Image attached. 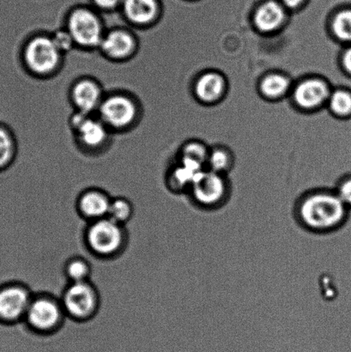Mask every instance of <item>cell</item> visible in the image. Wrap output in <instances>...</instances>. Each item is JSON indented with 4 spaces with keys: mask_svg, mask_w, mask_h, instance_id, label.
I'll use <instances>...</instances> for the list:
<instances>
[{
    "mask_svg": "<svg viewBox=\"0 0 351 352\" xmlns=\"http://www.w3.org/2000/svg\"><path fill=\"white\" fill-rule=\"evenodd\" d=\"M21 58L24 68L31 76L47 79L60 72L65 54L55 45L51 33H37L24 43Z\"/></svg>",
    "mask_w": 351,
    "mask_h": 352,
    "instance_id": "cell-2",
    "label": "cell"
},
{
    "mask_svg": "<svg viewBox=\"0 0 351 352\" xmlns=\"http://www.w3.org/2000/svg\"><path fill=\"white\" fill-rule=\"evenodd\" d=\"M134 215L133 204L126 197L112 198L110 204L109 217L115 222L126 226Z\"/></svg>",
    "mask_w": 351,
    "mask_h": 352,
    "instance_id": "cell-24",
    "label": "cell"
},
{
    "mask_svg": "<svg viewBox=\"0 0 351 352\" xmlns=\"http://www.w3.org/2000/svg\"><path fill=\"white\" fill-rule=\"evenodd\" d=\"M340 63L343 72L351 77V45L346 46L340 58Z\"/></svg>",
    "mask_w": 351,
    "mask_h": 352,
    "instance_id": "cell-29",
    "label": "cell"
},
{
    "mask_svg": "<svg viewBox=\"0 0 351 352\" xmlns=\"http://www.w3.org/2000/svg\"><path fill=\"white\" fill-rule=\"evenodd\" d=\"M209 154V148L204 143L199 140H190L182 144L174 160L182 158L194 161L206 168Z\"/></svg>",
    "mask_w": 351,
    "mask_h": 352,
    "instance_id": "cell-23",
    "label": "cell"
},
{
    "mask_svg": "<svg viewBox=\"0 0 351 352\" xmlns=\"http://www.w3.org/2000/svg\"><path fill=\"white\" fill-rule=\"evenodd\" d=\"M112 197L104 190L88 188L79 195L77 210L82 219L89 223L109 217Z\"/></svg>",
    "mask_w": 351,
    "mask_h": 352,
    "instance_id": "cell-16",
    "label": "cell"
},
{
    "mask_svg": "<svg viewBox=\"0 0 351 352\" xmlns=\"http://www.w3.org/2000/svg\"><path fill=\"white\" fill-rule=\"evenodd\" d=\"M349 208L335 191L315 190L302 197L298 204L297 215L308 230L317 232L335 230L345 223Z\"/></svg>",
    "mask_w": 351,
    "mask_h": 352,
    "instance_id": "cell-1",
    "label": "cell"
},
{
    "mask_svg": "<svg viewBox=\"0 0 351 352\" xmlns=\"http://www.w3.org/2000/svg\"><path fill=\"white\" fill-rule=\"evenodd\" d=\"M333 37L343 46L351 45V6L337 10L330 22Z\"/></svg>",
    "mask_w": 351,
    "mask_h": 352,
    "instance_id": "cell-20",
    "label": "cell"
},
{
    "mask_svg": "<svg viewBox=\"0 0 351 352\" xmlns=\"http://www.w3.org/2000/svg\"><path fill=\"white\" fill-rule=\"evenodd\" d=\"M139 40L134 31L122 26L106 30L98 51L112 62L122 63L136 56Z\"/></svg>",
    "mask_w": 351,
    "mask_h": 352,
    "instance_id": "cell-11",
    "label": "cell"
},
{
    "mask_svg": "<svg viewBox=\"0 0 351 352\" xmlns=\"http://www.w3.org/2000/svg\"><path fill=\"white\" fill-rule=\"evenodd\" d=\"M231 167L232 158L228 151L223 148H214L210 151L206 168L226 176Z\"/></svg>",
    "mask_w": 351,
    "mask_h": 352,
    "instance_id": "cell-25",
    "label": "cell"
},
{
    "mask_svg": "<svg viewBox=\"0 0 351 352\" xmlns=\"http://www.w3.org/2000/svg\"><path fill=\"white\" fill-rule=\"evenodd\" d=\"M164 10L161 0H123L120 12L131 26L144 30L159 23Z\"/></svg>",
    "mask_w": 351,
    "mask_h": 352,
    "instance_id": "cell-14",
    "label": "cell"
},
{
    "mask_svg": "<svg viewBox=\"0 0 351 352\" xmlns=\"http://www.w3.org/2000/svg\"><path fill=\"white\" fill-rule=\"evenodd\" d=\"M293 86L287 75L282 72H271L261 79L259 89L264 98L275 101L290 96Z\"/></svg>",
    "mask_w": 351,
    "mask_h": 352,
    "instance_id": "cell-18",
    "label": "cell"
},
{
    "mask_svg": "<svg viewBox=\"0 0 351 352\" xmlns=\"http://www.w3.org/2000/svg\"><path fill=\"white\" fill-rule=\"evenodd\" d=\"M337 195L339 199L342 200L343 204L351 208V175L343 176L337 183L335 190Z\"/></svg>",
    "mask_w": 351,
    "mask_h": 352,
    "instance_id": "cell-27",
    "label": "cell"
},
{
    "mask_svg": "<svg viewBox=\"0 0 351 352\" xmlns=\"http://www.w3.org/2000/svg\"><path fill=\"white\" fill-rule=\"evenodd\" d=\"M142 115L139 99L122 91L106 93L95 113L113 134L129 132L139 123Z\"/></svg>",
    "mask_w": 351,
    "mask_h": 352,
    "instance_id": "cell-4",
    "label": "cell"
},
{
    "mask_svg": "<svg viewBox=\"0 0 351 352\" xmlns=\"http://www.w3.org/2000/svg\"><path fill=\"white\" fill-rule=\"evenodd\" d=\"M227 91L226 78L218 72L210 71L201 74L194 85V94L204 104L218 102Z\"/></svg>",
    "mask_w": 351,
    "mask_h": 352,
    "instance_id": "cell-17",
    "label": "cell"
},
{
    "mask_svg": "<svg viewBox=\"0 0 351 352\" xmlns=\"http://www.w3.org/2000/svg\"><path fill=\"white\" fill-rule=\"evenodd\" d=\"M288 12H295L301 9L307 3L306 0H278Z\"/></svg>",
    "mask_w": 351,
    "mask_h": 352,
    "instance_id": "cell-30",
    "label": "cell"
},
{
    "mask_svg": "<svg viewBox=\"0 0 351 352\" xmlns=\"http://www.w3.org/2000/svg\"><path fill=\"white\" fill-rule=\"evenodd\" d=\"M84 243L88 250L96 257L112 258L119 256L127 244L125 226L109 217L93 221L86 228Z\"/></svg>",
    "mask_w": 351,
    "mask_h": 352,
    "instance_id": "cell-5",
    "label": "cell"
},
{
    "mask_svg": "<svg viewBox=\"0 0 351 352\" xmlns=\"http://www.w3.org/2000/svg\"><path fill=\"white\" fill-rule=\"evenodd\" d=\"M332 89L324 79L311 77L297 82L292 88L291 96L298 109L311 112L326 106Z\"/></svg>",
    "mask_w": 351,
    "mask_h": 352,
    "instance_id": "cell-12",
    "label": "cell"
},
{
    "mask_svg": "<svg viewBox=\"0 0 351 352\" xmlns=\"http://www.w3.org/2000/svg\"><path fill=\"white\" fill-rule=\"evenodd\" d=\"M326 108L338 118H350L351 91L345 88L332 89L326 102Z\"/></svg>",
    "mask_w": 351,
    "mask_h": 352,
    "instance_id": "cell-21",
    "label": "cell"
},
{
    "mask_svg": "<svg viewBox=\"0 0 351 352\" xmlns=\"http://www.w3.org/2000/svg\"><path fill=\"white\" fill-rule=\"evenodd\" d=\"M51 36L53 38L54 43L58 50L65 55L69 53V52L75 50L76 45L74 41L72 39L70 33L68 32V30L64 26L51 33Z\"/></svg>",
    "mask_w": 351,
    "mask_h": 352,
    "instance_id": "cell-26",
    "label": "cell"
},
{
    "mask_svg": "<svg viewBox=\"0 0 351 352\" xmlns=\"http://www.w3.org/2000/svg\"><path fill=\"white\" fill-rule=\"evenodd\" d=\"M105 95L102 82L89 76L76 79L69 91L74 111L86 115H95Z\"/></svg>",
    "mask_w": 351,
    "mask_h": 352,
    "instance_id": "cell-13",
    "label": "cell"
},
{
    "mask_svg": "<svg viewBox=\"0 0 351 352\" xmlns=\"http://www.w3.org/2000/svg\"><path fill=\"white\" fill-rule=\"evenodd\" d=\"M19 144L13 131L0 123V172L8 170L15 162Z\"/></svg>",
    "mask_w": 351,
    "mask_h": 352,
    "instance_id": "cell-19",
    "label": "cell"
},
{
    "mask_svg": "<svg viewBox=\"0 0 351 352\" xmlns=\"http://www.w3.org/2000/svg\"><path fill=\"white\" fill-rule=\"evenodd\" d=\"M65 318L60 299L40 293L34 294L23 322L34 336L47 337L60 332Z\"/></svg>",
    "mask_w": 351,
    "mask_h": 352,
    "instance_id": "cell-6",
    "label": "cell"
},
{
    "mask_svg": "<svg viewBox=\"0 0 351 352\" xmlns=\"http://www.w3.org/2000/svg\"><path fill=\"white\" fill-rule=\"evenodd\" d=\"M64 274L69 283L91 280L92 267L85 258L76 256L65 262Z\"/></svg>",
    "mask_w": 351,
    "mask_h": 352,
    "instance_id": "cell-22",
    "label": "cell"
},
{
    "mask_svg": "<svg viewBox=\"0 0 351 352\" xmlns=\"http://www.w3.org/2000/svg\"><path fill=\"white\" fill-rule=\"evenodd\" d=\"M123 0H91V6L102 14L120 12Z\"/></svg>",
    "mask_w": 351,
    "mask_h": 352,
    "instance_id": "cell-28",
    "label": "cell"
},
{
    "mask_svg": "<svg viewBox=\"0 0 351 352\" xmlns=\"http://www.w3.org/2000/svg\"><path fill=\"white\" fill-rule=\"evenodd\" d=\"M288 14L290 12L278 0H264L254 10L253 24L260 33H276L286 23Z\"/></svg>",
    "mask_w": 351,
    "mask_h": 352,
    "instance_id": "cell-15",
    "label": "cell"
},
{
    "mask_svg": "<svg viewBox=\"0 0 351 352\" xmlns=\"http://www.w3.org/2000/svg\"><path fill=\"white\" fill-rule=\"evenodd\" d=\"M69 126L78 147L89 154L102 153L109 146L113 134L95 115L78 111L69 119Z\"/></svg>",
    "mask_w": 351,
    "mask_h": 352,
    "instance_id": "cell-8",
    "label": "cell"
},
{
    "mask_svg": "<svg viewBox=\"0 0 351 352\" xmlns=\"http://www.w3.org/2000/svg\"><path fill=\"white\" fill-rule=\"evenodd\" d=\"M64 27L73 39L76 48L98 50L106 33L102 14L89 5L72 6L65 15Z\"/></svg>",
    "mask_w": 351,
    "mask_h": 352,
    "instance_id": "cell-3",
    "label": "cell"
},
{
    "mask_svg": "<svg viewBox=\"0 0 351 352\" xmlns=\"http://www.w3.org/2000/svg\"><path fill=\"white\" fill-rule=\"evenodd\" d=\"M230 188L231 186L225 175L205 168L196 176L189 192L199 206L215 208L225 201Z\"/></svg>",
    "mask_w": 351,
    "mask_h": 352,
    "instance_id": "cell-9",
    "label": "cell"
},
{
    "mask_svg": "<svg viewBox=\"0 0 351 352\" xmlns=\"http://www.w3.org/2000/svg\"><path fill=\"white\" fill-rule=\"evenodd\" d=\"M60 299L67 317L78 322L94 318L101 305L98 289L91 280L68 283Z\"/></svg>",
    "mask_w": 351,
    "mask_h": 352,
    "instance_id": "cell-7",
    "label": "cell"
},
{
    "mask_svg": "<svg viewBox=\"0 0 351 352\" xmlns=\"http://www.w3.org/2000/svg\"><path fill=\"white\" fill-rule=\"evenodd\" d=\"M34 294L22 283H7L0 287V322L13 325L23 322Z\"/></svg>",
    "mask_w": 351,
    "mask_h": 352,
    "instance_id": "cell-10",
    "label": "cell"
}]
</instances>
